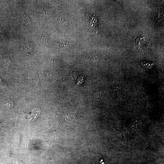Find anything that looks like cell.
Here are the masks:
<instances>
[{"mask_svg":"<svg viewBox=\"0 0 164 164\" xmlns=\"http://www.w3.org/2000/svg\"><path fill=\"white\" fill-rule=\"evenodd\" d=\"M21 49L22 51L29 53L32 52L33 51V46L29 42H25L23 43L21 46Z\"/></svg>","mask_w":164,"mask_h":164,"instance_id":"6da1fadb","label":"cell"},{"mask_svg":"<svg viewBox=\"0 0 164 164\" xmlns=\"http://www.w3.org/2000/svg\"><path fill=\"white\" fill-rule=\"evenodd\" d=\"M38 40L40 44L45 45L48 43L49 40L47 37L44 35H40L38 37Z\"/></svg>","mask_w":164,"mask_h":164,"instance_id":"7a4b0ae2","label":"cell"},{"mask_svg":"<svg viewBox=\"0 0 164 164\" xmlns=\"http://www.w3.org/2000/svg\"><path fill=\"white\" fill-rule=\"evenodd\" d=\"M58 21L60 24L62 25L63 26L67 25L68 24L67 20L66 18L60 17L58 19Z\"/></svg>","mask_w":164,"mask_h":164,"instance_id":"3957f363","label":"cell"},{"mask_svg":"<svg viewBox=\"0 0 164 164\" xmlns=\"http://www.w3.org/2000/svg\"><path fill=\"white\" fill-rule=\"evenodd\" d=\"M60 45L62 48H67L69 46L68 43L66 42H62L60 43Z\"/></svg>","mask_w":164,"mask_h":164,"instance_id":"277c9868","label":"cell"},{"mask_svg":"<svg viewBox=\"0 0 164 164\" xmlns=\"http://www.w3.org/2000/svg\"><path fill=\"white\" fill-rule=\"evenodd\" d=\"M5 104L8 107H11L12 105H13V103L11 100H6L4 101Z\"/></svg>","mask_w":164,"mask_h":164,"instance_id":"5b68a950","label":"cell"},{"mask_svg":"<svg viewBox=\"0 0 164 164\" xmlns=\"http://www.w3.org/2000/svg\"><path fill=\"white\" fill-rule=\"evenodd\" d=\"M23 18V20H24V23H25L26 25H28L30 21L29 18H28V17L27 16L25 15Z\"/></svg>","mask_w":164,"mask_h":164,"instance_id":"8992f818","label":"cell"}]
</instances>
